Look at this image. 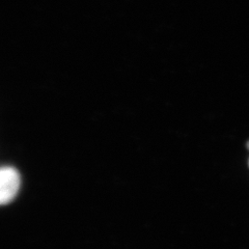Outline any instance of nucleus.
Segmentation results:
<instances>
[{
	"label": "nucleus",
	"mask_w": 249,
	"mask_h": 249,
	"mask_svg": "<svg viewBox=\"0 0 249 249\" xmlns=\"http://www.w3.org/2000/svg\"><path fill=\"white\" fill-rule=\"evenodd\" d=\"M20 187V175L10 166H4L0 170V202L1 205L10 204L17 196Z\"/></svg>",
	"instance_id": "f257e3e1"
},
{
	"label": "nucleus",
	"mask_w": 249,
	"mask_h": 249,
	"mask_svg": "<svg viewBox=\"0 0 249 249\" xmlns=\"http://www.w3.org/2000/svg\"><path fill=\"white\" fill-rule=\"evenodd\" d=\"M247 147H248V149H249V142H247Z\"/></svg>",
	"instance_id": "f03ea898"
}]
</instances>
